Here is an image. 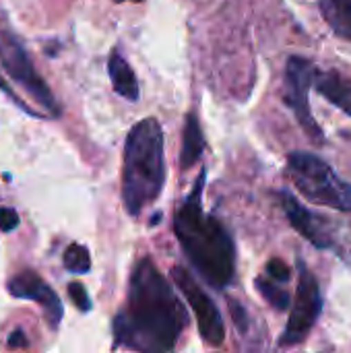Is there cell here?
I'll return each mask as SVG.
<instances>
[{
  "instance_id": "obj_1",
  "label": "cell",
  "mask_w": 351,
  "mask_h": 353,
  "mask_svg": "<svg viewBox=\"0 0 351 353\" xmlns=\"http://www.w3.org/2000/svg\"><path fill=\"white\" fill-rule=\"evenodd\" d=\"M188 327V312L174 285L149 256L130 273L126 306L114 316V347L143 353H168Z\"/></svg>"
},
{
  "instance_id": "obj_2",
  "label": "cell",
  "mask_w": 351,
  "mask_h": 353,
  "mask_svg": "<svg viewBox=\"0 0 351 353\" xmlns=\"http://www.w3.org/2000/svg\"><path fill=\"white\" fill-rule=\"evenodd\" d=\"M207 170L194 180L174 215V234L194 271L215 290H225L236 277V244L228 228L203 211Z\"/></svg>"
},
{
  "instance_id": "obj_3",
  "label": "cell",
  "mask_w": 351,
  "mask_h": 353,
  "mask_svg": "<svg viewBox=\"0 0 351 353\" xmlns=\"http://www.w3.org/2000/svg\"><path fill=\"white\" fill-rule=\"evenodd\" d=\"M166 184L163 128L157 118L137 122L124 143L122 203L130 217L153 205Z\"/></svg>"
},
{
  "instance_id": "obj_4",
  "label": "cell",
  "mask_w": 351,
  "mask_h": 353,
  "mask_svg": "<svg viewBox=\"0 0 351 353\" xmlns=\"http://www.w3.org/2000/svg\"><path fill=\"white\" fill-rule=\"evenodd\" d=\"M288 174L304 199L343 213H351V184L319 155L292 151L288 155Z\"/></svg>"
},
{
  "instance_id": "obj_5",
  "label": "cell",
  "mask_w": 351,
  "mask_h": 353,
  "mask_svg": "<svg viewBox=\"0 0 351 353\" xmlns=\"http://www.w3.org/2000/svg\"><path fill=\"white\" fill-rule=\"evenodd\" d=\"M0 62H2V68L6 70V74L17 85H21L41 108H46L50 116H54V118L60 116V105L50 89V85L39 77L23 41L12 31L0 33Z\"/></svg>"
},
{
  "instance_id": "obj_6",
  "label": "cell",
  "mask_w": 351,
  "mask_h": 353,
  "mask_svg": "<svg viewBox=\"0 0 351 353\" xmlns=\"http://www.w3.org/2000/svg\"><path fill=\"white\" fill-rule=\"evenodd\" d=\"M323 304L325 302H323L319 279L306 267V263L298 259V288H296L290 321L279 337V345L292 347V345H300L302 341H306V337L310 335V331L314 329L323 312Z\"/></svg>"
},
{
  "instance_id": "obj_7",
  "label": "cell",
  "mask_w": 351,
  "mask_h": 353,
  "mask_svg": "<svg viewBox=\"0 0 351 353\" xmlns=\"http://www.w3.org/2000/svg\"><path fill=\"white\" fill-rule=\"evenodd\" d=\"M314 74H317V64L312 60H308L304 56H290L288 64H285L283 101L294 112V116L300 122V126L304 128V132L308 137H312V141L323 143L325 132L317 124V120L310 112V103H308V91L312 87Z\"/></svg>"
},
{
  "instance_id": "obj_8",
  "label": "cell",
  "mask_w": 351,
  "mask_h": 353,
  "mask_svg": "<svg viewBox=\"0 0 351 353\" xmlns=\"http://www.w3.org/2000/svg\"><path fill=\"white\" fill-rule=\"evenodd\" d=\"M172 279H174L176 288L184 294L192 312L197 314L199 333H201L203 341L209 347H221L223 339H225V325L221 321V312L217 310L215 302L199 285V281L192 277V273L188 269H184L182 265L172 267Z\"/></svg>"
},
{
  "instance_id": "obj_9",
  "label": "cell",
  "mask_w": 351,
  "mask_h": 353,
  "mask_svg": "<svg viewBox=\"0 0 351 353\" xmlns=\"http://www.w3.org/2000/svg\"><path fill=\"white\" fill-rule=\"evenodd\" d=\"M277 199L281 203L283 213L288 215L290 225L314 248L319 250H335L337 238H335V225L329 217H323L310 209H306L290 190H279Z\"/></svg>"
},
{
  "instance_id": "obj_10",
  "label": "cell",
  "mask_w": 351,
  "mask_h": 353,
  "mask_svg": "<svg viewBox=\"0 0 351 353\" xmlns=\"http://www.w3.org/2000/svg\"><path fill=\"white\" fill-rule=\"evenodd\" d=\"M6 290L17 300H31V302L39 304L50 329H58V325L64 316V306H62L58 294L35 271L25 269V271L17 273L14 277L8 279Z\"/></svg>"
},
{
  "instance_id": "obj_11",
  "label": "cell",
  "mask_w": 351,
  "mask_h": 353,
  "mask_svg": "<svg viewBox=\"0 0 351 353\" xmlns=\"http://www.w3.org/2000/svg\"><path fill=\"white\" fill-rule=\"evenodd\" d=\"M314 89L329 99L335 108H339L351 118V79L339 70H319L312 81Z\"/></svg>"
},
{
  "instance_id": "obj_12",
  "label": "cell",
  "mask_w": 351,
  "mask_h": 353,
  "mask_svg": "<svg viewBox=\"0 0 351 353\" xmlns=\"http://www.w3.org/2000/svg\"><path fill=\"white\" fill-rule=\"evenodd\" d=\"M108 74H110V81H112L114 91L122 99L132 101V103L139 101L141 91H139L137 74H134L132 66L126 62V58L118 50H114L112 56H110V60H108Z\"/></svg>"
},
{
  "instance_id": "obj_13",
  "label": "cell",
  "mask_w": 351,
  "mask_h": 353,
  "mask_svg": "<svg viewBox=\"0 0 351 353\" xmlns=\"http://www.w3.org/2000/svg\"><path fill=\"white\" fill-rule=\"evenodd\" d=\"M205 151V137L201 130V122L194 112H188L184 118V132H182V153H180V168L190 170L199 163Z\"/></svg>"
},
{
  "instance_id": "obj_14",
  "label": "cell",
  "mask_w": 351,
  "mask_h": 353,
  "mask_svg": "<svg viewBox=\"0 0 351 353\" xmlns=\"http://www.w3.org/2000/svg\"><path fill=\"white\" fill-rule=\"evenodd\" d=\"M321 14L341 39L351 41V0H321Z\"/></svg>"
},
{
  "instance_id": "obj_15",
  "label": "cell",
  "mask_w": 351,
  "mask_h": 353,
  "mask_svg": "<svg viewBox=\"0 0 351 353\" xmlns=\"http://www.w3.org/2000/svg\"><path fill=\"white\" fill-rule=\"evenodd\" d=\"M254 285H257V290H259V294L275 308V310H279V312H283V310H288L290 308V304H292V296H290V292L288 290H283V288H279V283H275V281H271V279H267V277H257V281H254Z\"/></svg>"
},
{
  "instance_id": "obj_16",
  "label": "cell",
  "mask_w": 351,
  "mask_h": 353,
  "mask_svg": "<svg viewBox=\"0 0 351 353\" xmlns=\"http://www.w3.org/2000/svg\"><path fill=\"white\" fill-rule=\"evenodd\" d=\"M62 263L66 267V271L77 273V275H85L91 271V256L89 250L81 244H68V248L64 250Z\"/></svg>"
},
{
  "instance_id": "obj_17",
  "label": "cell",
  "mask_w": 351,
  "mask_h": 353,
  "mask_svg": "<svg viewBox=\"0 0 351 353\" xmlns=\"http://www.w3.org/2000/svg\"><path fill=\"white\" fill-rule=\"evenodd\" d=\"M265 271H267V277L271 281L279 283V285H283V283H288L292 279V269L281 259H271L267 263V269Z\"/></svg>"
},
{
  "instance_id": "obj_18",
  "label": "cell",
  "mask_w": 351,
  "mask_h": 353,
  "mask_svg": "<svg viewBox=\"0 0 351 353\" xmlns=\"http://www.w3.org/2000/svg\"><path fill=\"white\" fill-rule=\"evenodd\" d=\"M68 296H70L72 304H74L81 312H89V310L93 308L91 298H89V294H87L85 285H81V283H77V281L68 283Z\"/></svg>"
},
{
  "instance_id": "obj_19",
  "label": "cell",
  "mask_w": 351,
  "mask_h": 353,
  "mask_svg": "<svg viewBox=\"0 0 351 353\" xmlns=\"http://www.w3.org/2000/svg\"><path fill=\"white\" fill-rule=\"evenodd\" d=\"M228 308H230V314H232V319H234L236 329H238L240 333H246V331H248V325H250V319H248L246 308H244L240 302L232 300V298L228 300Z\"/></svg>"
},
{
  "instance_id": "obj_20",
  "label": "cell",
  "mask_w": 351,
  "mask_h": 353,
  "mask_svg": "<svg viewBox=\"0 0 351 353\" xmlns=\"http://www.w3.org/2000/svg\"><path fill=\"white\" fill-rule=\"evenodd\" d=\"M19 213L12 207H0V232L10 234L19 228Z\"/></svg>"
},
{
  "instance_id": "obj_21",
  "label": "cell",
  "mask_w": 351,
  "mask_h": 353,
  "mask_svg": "<svg viewBox=\"0 0 351 353\" xmlns=\"http://www.w3.org/2000/svg\"><path fill=\"white\" fill-rule=\"evenodd\" d=\"M0 91H2V93H4V95H6V97H8V99H10V101L14 103V105H17V108H19V110H23V112H25L27 116H33V118H41V114H39V112H35V110H29V108H27V103H25V101H23L21 97H19V95H14V91H12V89L8 87V83H6V81H4L2 77H0Z\"/></svg>"
},
{
  "instance_id": "obj_22",
  "label": "cell",
  "mask_w": 351,
  "mask_h": 353,
  "mask_svg": "<svg viewBox=\"0 0 351 353\" xmlns=\"http://www.w3.org/2000/svg\"><path fill=\"white\" fill-rule=\"evenodd\" d=\"M6 347L8 350H19V347L25 350V347H29V341H27V337H25V333L21 329H14L6 339Z\"/></svg>"
},
{
  "instance_id": "obj_23",
  "label": "cell",
  "mask_w": 351,
  "mask_h": 353,
  "mask_svg": "<svg viewBox=\"0 0 351 353\" xmlns=\"http://www.w3.org/2000/svg\"><path fill=\"white\" fill-rule=\"evenodd\" d=\"M114 2H118V4H122V2H145V0H114Z\"/></svg>"
}]
</instances>
